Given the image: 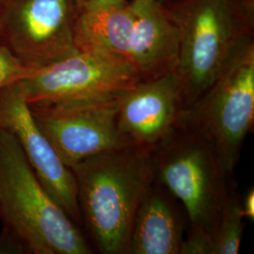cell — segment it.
Segmentation results:
<instances>
[{"label": "cell", "mask_w": 254, "mask_h": 254, "mask_svg": "<svg viewBox=\"0 0 254 254\" xmlns=\"http://www.w3.org/2000/svg\"><path fill=\"white\" fill-rule=\"evenodd\" d=\"M241 200L235 186L228 195L214 234L213 254H237L241 245L245 224Z\"/></svg>", "instance_id": "obj_14"}, {"label": "cell", "mask_w": 254, "mask_h": 254, "mask_svg": "<svg viewBox=\"0 0 254 254\" xmlns=\"http://www.w3.org/2000/svg\"><path fill=\"white\" fill-rule=\"evenodd\" d=\"M78 206L104 254H127L136 211L155 181L154 150L127 144L70 168Z\"/></svg>", "instance_id": "obj_1"}, {"label": "cell", "mask_w": 254, "mask_h": 254, "mask_svg": "<svg viewBox=\"0 0 254 254\" xmlns=\"http://www.w3.org/2000/svg\"><path fill=\"white\" fill-rule=\"evenodd\" d=\"M127 1H131V0H127ZM162 1H165V0H162Z\"/></svg>", "instance_id": "obj_22"}, {"label": "cell", "mask_w": 254, "mask_h": 254, "mask_svg": "<svg viewBox=\"0 0 254 254\" xmlns=\"http://www.w3.org/2000/svg\"><path fill=\"white\" fill-rule=\"evenodd\" d=\"M35 71L22 64L8 48L0 45V91L25 79Z\"/></svg>", "instance_id": "obj_15"}, {"label": "cell", "mask_w": 254, "mask_h": 254, "mask_svg": "<svg viewBox=\"0 0 254 254\" xmlns=\"http://www.w3.org/2000/svg\"><path fill=\"white\" fill-rule=\"evenodd\" d=\"M183 231L168 190L155 180L136 211L127 254H180Z\"/></svg>", "instance_id": "obj_13"}, {"label": "cell", "mask_w": 254, "mask_h": 254, "mask_svg": "<svg viewBox=\"0 0 254 254\" xmlns=\"http://www.w3.org/2000/svg\"><path fill=\"white\" fill-rule=\"evenodd\" d=\"M121 93L28 107L56 153L71 168L91 156L130 144L119 130Z\"/></svg>", "instance_id": "obj_6"}, {"label": "cell", "mask_w": 254, "mask_h": 254, "mask_svg": "<svg viewBox=\"0 0 254 254\" xmlns=\"http://www.w3.org/2000/svg\"><path fill=\"white\" fill-rule=\"evenodd\" d=\"M241 211L244 218L254 221V189L248 191L244 199L241 200Z\"/></svg>", "instance_id": "obj_18"}, {"label": "cell", "mask_w": 254, "mask_h": 254, "mask_svg": "<svg viewBox=\"0 0 254 254\" xmlns=\"http://www.w3.org/2000/svg\"><path fill=\"white\" fill-rule=\"evenodd\" d=\"M154 174L172 197L183 204L190 228L214 238L231 185L229 174L208 143L177 125L154 149ZM214 241V240H213Z\"/></svg>", "instance_id": "obj_4"}, {"label": "cell", "mask_w": 254, "mask_h": 254, "mask_svg": "<svg viewBox=\"0 0 254 254\" xmlns=\"http://www.w3.org/2000/svg\"><path fill=\"white\" fill-rule=\"evenodd\" d=\"M26 249L15 236H12L9 231L3 230L0 236V253H25Z\"/></svg>", "instance_id": "obj_17"}, {"label": "cell", "mask_w": 254, "mask_h": 254, "mask_svg": "<svg viewBox=\"0 0 254 254\" xmlns=\"http://www.w3.org/2000/svg\"><path fill=\"white\" fill-rule=\"evenodd\" d=\"M213 236L200 229L190 228L188 236L183 240L180 254H213Z\"/></svg>", "instance_id": "obj_16"}, {"label": "cell", "mask_w": 254, "mask_h": 254, "mask_svg": "<svg viewBox=\"0 0 254 254\" xmlns=\"http://www.w3.org/2000/svg\"><path fill=\"white\" fill-rule=\"evenodd\" d=\"M0 218L29 254H91L73 220L38 180L15 136L2 128Z\"/></svg>", "instance_id": "obj_3"}, {"label": "cell", "mask_w": 254, "mask_h": 254, "mask_svg": "<svg viewBox=\"0 0 254 254\" xmlns=\"http://www.w3.org/2000/svg\"><path fill=\"white\" fill-rule=\"evenodd\" d=\"M240 2L248 13L254 17V0H240Z\"/></svg>", "instance_id": "obj_19"}, {"label": "cell", "mask_w": 254, "mask_h": 254, "mask_svg": "<svg viewBox=\"0 0 254 254\" xmlns=\"http://www.w3.org/2000/svg\"><path fill=\"white\" fill-rule=\"evenodd\" d=\"M0 128L15 136L48 195L73 222L81 223L73 173L37 126L16 84L0 91Z\"/></svg>", "instance_id": "obj_9"}, {"label": "cell", "mask_w": 254, "mask_h": 254, "mask_svg": "<svg viewBox=\"0 0 254 254\" xmlns=\"http://www.w3.org/2000/svg\"><path fill=\"white\" fill-rule=\"evenodd\" d=\"M141 81L126 64L77 50L16 83L27 104H51L118 93Z\"/></svg>", "instance_id": "obj_8"}, {"label": "cell", "mask_w": 254, "mask_h": 254, "mask_svg": "<svg viewBox=\"0 0 254 254\" xmlns=\"http://www.w3.org/2000/svg\"><path fill=\"white\" fill-rule=\"evenodd\" d=\"M183 110L175 69L122 91L118 127L130 144L153 149L172 133Z\"/></svg>", "instance_id": "obj_10"}, {"label": "cell", "mask_w": 254, "mask_h": 254, "mask_svg": "<svg viewBox=\"0 0 254 254\" xmlns=\"http://www.w3.org/2000/svg\"><path fill=\"white\" fill-rule=\"evenodd\" d=\"M1 9H2V2L0 1V16H1Z\"/></svg>", "instance_id": "obj_20"}, {"label": "cell", "mask_w": 254, "mask_h": 254, "mask_svg": "<svg viewBox=\"0 0 254 254\" xmlns=\"http://www.w3.org/2000/svg\"><path fill=\"white\" fill-rule=\"evenodd\" d=\"M254 120V42L242 46L178 125L202 137L233 175Z\"/></svg>", "instance_id": "obj_5"}, {"label": "cell", "mask_w": 254, "mask_h": 254, "mask_svg": "<svg viewBox=\"0 0 254 254\" xmlns=\"http://www.w3.org/2000/svg\"><path fill=\"white\" fill-rule=\"evenodd\" d=\"M179 29L175 68L183 109L208 89L236 52L254 40V17L240 0H165Z\"/></svg>", "instance_id": "obj_2"}, {"label": "cell", "mask_w": 254, "mask_h": 254, "mask_svg": "<svg viewBox=\"0 0 254 254\" xmlns=\"http://www.w3.org/2000/svg\"><path fill=\"white\" fill-rule=\"evenodd\" d=\"M78 0H5L0 45L22 64L38 69L77 51Z\"/></svg>", "instance_id": "obj_7"}, {"label": "cell", "mask_w": 254, "mask_h": 254, "mask_svg": "<svg viewBox=\"0 0 254 254\" xmlns=\"http://www.w3.org/2000/svg\"><path fill=\"white\" fill-rule=\"evenodd\" d=\"M134 16L130 65L140 80L163 75L176 68L179 29L165 1L131 0Z\"/></svg>", "instance_id": "obj_11"}, {"label": "cell", "mask_w": 254, "mask_h": 254, "mask_svg": "<svg viewBox=\"0 0 254 254\" xmlns=\"http://www.w3.org/2000/svg\"><path fill=\"white\" fill-rule=\"evenodd\" d=\"M134 16L127 0H78L74 27L77 50L130 68Z\"/></svg>", "instance_id": "obj_12"}, {"label": "cell", "mask_w": 254, "mask_h": 254, "mask_svg": "<svg viewBox=\"0 0 254 254\" xmlns=\"http://www.w3.org/2000/svg\"><path fill=\"white\" fill-rule=\"evenodd\" d=\"M0 1H1V2H3V1H5V0H0Z\"/></svg>", "instance_id": "obj_21"}]
</instances>
